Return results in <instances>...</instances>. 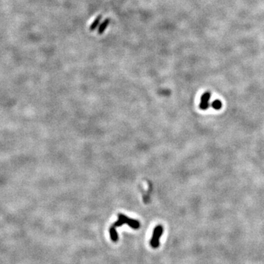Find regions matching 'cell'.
I'll return each mask as SVG.
<instances>
[{
    "mask_svg": "<svg viewBox=\"0 0 264 264\" xmlns=\"http://www.w3.org/2000/svg\"><path fill=\"white\" fill-rule=\"evenodd\" d=\"M162 233H163V227L162 225H158L155 228L150 240V246L153 249H156L159 247V240L162 236Z\"/></svg>",
    "mask_w": 264,
    "mask_h": 264,
    "instance_id": "7a4b0ae2",
    "label": "cell"
},
{
    "mask_svg": "<svg viewBox=\"0 0 264 264\" xmlns=\"http://www.w3.org/2000/svg\"><path fill=\"white\" fill-rule=\"evenodd\" d=\"M222 102H221L219 100H215V101H213L211 104L212 107L214 108V110H220L221 108H222Z\"/></svg>",
    "mask_w": 264,
    "mask_h": 264,
    "instance_id": "5b68a950",
    "label": "cell"
},
{
    "mask_svg": "<svg viewBox=\"0 0 264 264\" xmlns=\"http://www.w3.org/2000/svg\"><path fill=\"white\" fill-rule=\"evenodd\" d=\"M110 238H111L112 242H117L118 241V234H117V232L115 229V226H112L110 228Z\"/></svg>",
    "mask_w": 264,
    "mask_h": 264,
    "instance_id": "277c9868",
    "label": "cell"
},
{
    "mask_svg": "<svg viewBox=\"0 0 264 264\" xmlns=\"http://www.w3.org/2000/svg\"><path fill=\"white\" fill-rule=\"evenodd\" d=\"M211 98V93L209 92H204L202 96L201 100H200V109L202 110H205L209 107V100Z\"/></svg>",
    "mask_w": 264,
    "mask_h": 264,
    "instance_id": "3957f363",
    "label": "cell"
},
{
    "mask_svg": "<svg viewBox=\"0 0 264 264\" xmlns=\"http://www.w3.org/2000/svg\"><path fill=\"white\" fill-rule=\"evenodd\" d=\"M125 224H127L128 225L130 226L131 228L135 230L138 229V228L140 227L139 222L137 220L130 219V218L127 217L126 216L123 215V214H119L118 221L115 222V224H114V226H115V227H120V226Z\"/></svg>",
    "mask_w": 264,
    "mask_h": 264,
    "instance_id": "6da1fadb",
    "label": "cell"
}]
</instances>
